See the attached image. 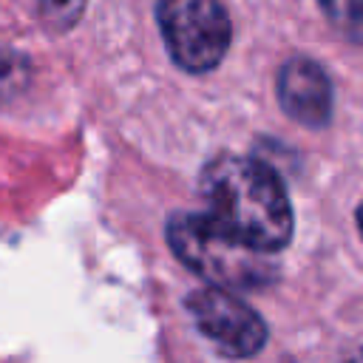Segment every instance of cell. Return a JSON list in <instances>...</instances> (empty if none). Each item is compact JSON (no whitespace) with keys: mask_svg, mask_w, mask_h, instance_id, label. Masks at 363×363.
<instances>
[{"mask_svg":"<svg viewBox=\"0 0 363 363\" xmlns=\"http://www.w3.org/2000/svg\"><path fill=\"white\" fill-rule=\"evenodd\" d=\"M207 216L230 235L261 252L284 250L292 238V204L281 176L261 159L218 156L201 170Z\"/></svg>","mask_w":363,"mask_h":363,"instance_id":"obj_1","label":"cell"},{"mask_svg":"<svg viewBox=\"0 0 363 363\" xmlns=\"http://www.w3.org/2000/svg\"><path fill=\"white\" fill-rule=\"evenodd\" d=\"M167 244L182 264L221 289H261L275 278L269 252L252 250L201 213L173 216L167 221Z\"/></svg>","mask_w":363,"mask_h":363,"instance_id":"obj_2","label":"cell"},{"mask_svg":"<svg viewBox=\"0 0 363 363\" xmlns=\"http://www.w3.org/2000/svg\"><path fill=\"white\" fill-rule=\"evenodd\" d=\"M156 20L170 60L190 74L213 71L233 40L221 0H156Z\"/></svg>","mask_w":363,"mask_h":363,"instance_id":"obj_3","label":"cell"},{"mask_svg":"<svg viewBox=\"0 0 363 363\" xmlns=\"http://www.w3.org/2000/svg\"><path fill=\"white\" fill-rule=\"evenodd\" d=\"M187 309L199 332L227 357H252L267 340V326L258 312L221 286L190 292Z\"/></svg>","mask_w":363,"mask_h":363,"instance_id":"obj_4","label":"cell"},{"mask_svg":"<svg viewBox=\"0 0 363 363\" xmlns=\"http://www.w3.org/2000/svg\"><path fill=\"white\" fill-rule=\"evenodd\" d=\"M278 102L289 119L323 128L332 119V82L315 60L292 57L278 71Z\"/></svg>","mask_w":363,"mask_h":363,"instance_id":"obj_5","label":"cell"},{"mask_svg":"<svg viewBox=\"0 0 363 363\" xmlns=\"http://www.w3.org/2000/svg\"><path fill=\"white\" fill-rule=\"evenodd\" d=\"M31 82V62L26 54L0 45V108L11 105Z\"/></svg>","mask_w":363,"mask_h":363,"instance_id":"obj_6","label":"cell"},{"mask_svg":"<svg viewBox=\"0 0 363 363\" xmlns=\"http://www.w3.org/2000/svg\"><path fill=\"white\" fill-rule=\"evenodd\" d=\"M326 20L346 37L363 40V0H318Z\"/></svg>","mask_w":363,"mask_h":363,"instance_id":"obj_7","label":"cell"},{"mask_svg":"<svg viewBox=\"0 0 363 363\" xmlns=\"http://www.w3.org/2000/svg\"><path fill=\"white\" fill-rule=\"evenodd\" d=\"M88 0H34L40 20L51 31H68L85 11Z\"/></svg>","mask_w":363,"mask_h":363,"instance_id":"obj_8","label":"cell"},{"mask_svg":"<svg viewBox=\"0 0 363 363\" xmlns=\"http://www.w3.org/2000/svg\"><path fill=\"white\" fill-rule=\"evenodd\" d=\"M349 363H363V349H357V352L349 357Z\"/></svg>","mask_w":363,"mask_h":363,"instance_id":"obj_9","label":"cell"},{"mask_svg":"<svg viewBox=\"0 0 363 363\" xmlns=\"http://www.w3.org/2000/svg\"><path fill=\"white\" fill-rule=\"evenodd\" d=\"M357 230H360V235H363V204L357 207Z\"/></svg>","mask_w":363,"mask_h":363,"instance_id":"obj_10","label":"cell"}]
</instances>
